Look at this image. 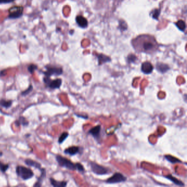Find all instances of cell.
I'll list each match as a JSON object with an SVG mask.
<instances>
[{
  "label": "cell",
  "mask_w": 187,
  "mask_h": 187,
  "mask_svg": "<svg viewBox=\"0 0 187 187\" xmlns=\"http://www.w3.org/2000/svg\"><path fill=\"white\" fill-rule=\"evenodd\" d=\"M25 163L26 165H28L29 166H31L33 167L36 168V169H39V170H40L41 169V165L40 163H39L37 161H33L31 159H26L25 160Z\"/></svg>",
  "instance_id": "obj_15"
},
{
  "label": "cell",
  "mask_w": 187,
  "mask_h": 187,
  "mask_svg": "<svg viewBox=\"0 0 187 187\" xmlns=\"http://www.w3.org/2000/svg\"><path fill=\"white\" fill-rule=\"evenodd\" d=\"M136 57L134 55H132L131 54L130 55L129 57H128V61L130 62V63H133L136 61Z\"/></svg>",
  "instance_id": "obj_29"
},
{
  "label": "cell",
  "mask_w": 187,
  "mask_h": 187,
  "mask_svg": "<svg viewBox=\"0 0 187 187\" xmlns=\"http://www.w3.org/2000/svg\"><path fill=\"white\" fill-rule=\"evenodd\" d=\"M160 11L157 9H155L154 11L152 12V17L154 18V19H157L158 16L160 15Z\"/></svg>",
  "instance_id": "obj_28"
},
{
  "label": "cell",
  "mask_w": 187,
  "mask_h": 187,
  "mask_svg": "<svg viewBox=\"0 0 187 187\" xmlns=\"http://www.w3.org/2000/svg\"><path fill=\"white\" fill-rule=\"evenodd\" d=\"M33 90V86L32 85H30L29 86V87L28 88V89L25 90L24 91H23L22 93V96H26L28 95L29 93H30Z\"/></svg>",
  "instance_id": "obj_27"
},
{
  "label": "cell",
  "mask_w": 187,
  "mask_h": 187,
  "mask_svg": "<svg viewBox=\"0 0 187 187\" xmlns=\"http://www.w3.org/2000/svg\"><path fill=\"white\" fill-rule=\"evenodd\" d=\"M76 22L78 25L82 28H85L88 26V21L87 19L82 16H76Z\"/></svg>",
  "instance_id": "obj_13"
},
{
  "label": "cell",
  "mask_w": 187,
  "mask_h": 187,
  "mask_svg": "<svg viewBox=\"0 0 187 187\" xmlns=\"http://www.w3.org/2000/svg\"><path fill=\"white\" fill-rule=\"evenodd\" d=\"M23 7L22 6H13L8 10L9 16L10 19H16L22 16L23 13Z\"/></svg>",
  "instance_id": "obj_7"
},
{
  "label": "cell",
  "mask_w": 187,
  "mask_h": 187,
  "mask_svg": "<svg viewBox=\"0 0 187 187\" xmlns=\"http://www.w3.org/2000/svg\"><path fill=\"white\" fill-rule=\"evenodd\" d=\"M76 170H77L82 173H83L85 172V169L83 166L80 163H76Z\"/></svg>",
  "instance_id": "obj_25"
},
{
  "label": "cell",
  "mask_w": 187,
  "mask_h": 187,
  "mask_svg": "<svg viewBox=\"0 0 187 187\" xmlns=\"http://www.w3.org/2000/svg\"><path fill=\"white\" fill-rule=\"evenodd\" d=\"M40 170L41 171V176L38 178V180L36 182V183L33 185V187H41L43 179L46 177V170L44 169H41Z\"/></svg>",
  "instance_id": "obj_17"
},
{
  "label": "cell",
  "mask_w": 187,
  "mask_h": 187,
  "mask_svg": "<svg viewBox=\"0 0 187 187\" xmlns=\"http://www.w3.org/2000/svg\"><path fill=\"white\" fill-rule=\"evenodd\" d=\"M17 175L23 180H28L33 178L34 174L33 171L29 168L22 166H18L16 167Z\"/></svg>",
  "instance_id": "obj_3"
},
{
  "label": "cell",
  "mask_w": 187,
  "mask_h": 187,
  "mask_svg": "<svg viewBox=\"0 0 187 187\" xmlns=\"http://www.w3.org/2000/svg\"><path fill=\"white\" fill-rule=\"evenodd\" d=\"M43 81L45 83L47 86H48L49 89L54 90L59 89L62 84V80L60 79H57L53 80H52L50 77L45 76L43 78Z\"/></svg>",
  "instance_id": "obj_5"
},
{
  "label": "cell",
  "mask_w": 187,
  "mask_h": 187,
  "mask_svg": "<svg viewBox=\"0 0 187 187\" xmlns=\"http://www.w3.org/2000/svg\"><path fill=\"white\" fill-rule=\"evenodd\" d=\"M101 132L102 126L101 125H98L97 126L91 129L89 131L88 133L95 139L98 142H99V140L101 139Z\"/></svg>",
  "instance_id": "obj_9"
},
{
  "label": "cell",
  "mask_w": 187,
  "mask_h": 187,
  "mask_svg": "<svg viewBox=\"0 0 187 187\" xmlns=\"http://www.w3.org/2000/svg\"><path fill=\"white\" fill-rule=\"evenodd\" d=\"M82 148L77 146H70L64 150L65 154L69 155L70 156H73L79 154L81 152Z\"/></svg>",
  "instance_id": "obj_10"
},
{
  "label": "cell",
  "mask_w": 187,
  "mask_h": 187,
  "mask_svg": "<svg viewBox=\"0 0 187 187\" xmlns=\"http://www.w3.org/2000/svg\"><path fill=\"white\" fill-rule=\"evenodd\" d=\"M132 45L135 51L139 53L153 54L159 49V44L153 36L141 35L133 39Z\"/></svg>",
  "instance_id": "obj_1"
},
{
  "label": "cell",
  "mask_w": 187,
  "mask_h": 187,
  "mask_svg": "<svg viewBox=\"0 0 187 187\" xmlns=\"http://www.w3.org/2000/svg\"><path fill=\"white\" fill-rule=\"evenodd\" d=\"M165 178L170 180L171 182H172L173 184H175L176 186H180V187H183L184 186V184L183 182H182L180 180L178 179L177 178H176L175 177L173 176L172 175H166L163 176Z\"/></svg>",
  "instance_id": "obj_12"
},
{
  "label": "cell",
  "mask_w": 187,
  "mask_h": 187,
  "mask_svg": "<svg viewBox=\"0 0 187 187\" xmlns=\"http://www.w3.org/2000/svg\"><path fill=\"white\" fill-rule=\"evenodd\" d=\"M9 168V165L8 164H4L0 161V171L4 173L6 172Z\"/></svg>",
  "instance_id": "obj_24"
},
{
  "label": "cell",
  "mask_w": 187,
  "mask_h": 187,
  "mask_svg": "<svg viewBox=\"0 0 187 187\" xmlns=\"http://www.w3.org/2000/svg\"><path fill=\"white\" fill-rule=\"evenodd\" d=\"M69 136V133L66 132H64L63 133H62L61 134V135L60 136V137H59L58 139V143L59 144H62L63 143V142Z\"/></svg>",
  "instance_id": "obj_23"
},
{
  "label": "cell",
  "mask_w": 187,
  "mask_h": 187,
  "mask_svg": "<svg viewBox=\"0 0 187 187\" xmlns=\"http://www.w3.org/2000/svg\"><path fill=\"white\" fill-rule=\"evenodd\" d=\"M37 69V66L35 65V64H30L28 66V70L29 72L30 73H33L35 72V70Z\"/></svg>",
  "instance_id": "obj_26"
},
{
  "label": "cell",
  "mask_w": 187,
  "mask_h": 187,
  "mask_svg": "<svg viewBox=\"0 0 187 187\" xmlns=\"http://www.w3.org/2000/svg\"><path fill=\"white\" fill-rule=\"evenodd\" d=\"M89 165L91 171L95 175L103 176L106 175L109 173V170L108 168L101 165H99L97 163H95L94 161H90Z\"/></svg>",
  "instance_id": "obj_4"
},
{
  "label": "cell",
  "mask_w": 187,
  "mask_h": 187,
  "mask_svg": "<svg viewBox=\"0 0 187 187\" xmlns=\"http://www.w3.org/2000/svg\"><path fill=\"white\" fill-rule=\"evenodd\" d=\"M46 71L44 72L45 76L51 77V76H59L63 73V69L62 68L52 66H47L46 67Z\"/></svg>",
  "instance_id": "obj_8"
},
{
  "label": "cell",
  "mask_w": 187,
  "mask_h": 187,
  "mask_svg": "<svg viewBox=\"0 0 187 187\" xmlns=\"http://www.w3.org/2000/svg\"><path fill=\"white\" fill-rule=\"evenodd\" d=\"M98 62L99 65H101L103 63H105L111 61V59L109 57H106L104 55L100 54L98 56Z\"/></svg>",
  "instance_id": "obj_19"
},
{
  "label": "cell",
  "mask_w": 187,
  "mask_h": 187,
  "mask_svg": "<svg viewBox=\"0 0 187 187\" xmlns=\"http://www.w3.org/2000/svg\"><path fill=\"white\" fill-rule=\"evenodd\" d=\"M12 100H6L5 99L0 100V106L2 107L8 108L12 105Z\"/></svg>",
  "instance_id": "obj_21"
},
{
  "label": "cell",
  "mask_w": 187,
  "mask_h": 187,
  "mask_svg": "<svg viewBox=\"0 0 187 187\" xmlns=\"http://www.w3.org/2000/svg\"><path fill=\"white\" fill-rule=\"evenodd\" d=\"M51 184L55 187H65L67 186V182L65 181H57L52 178H50Z\"/></svg>",
  "instance_id": "obj_16"
},
{
  "label": "cell",
  "mask_w": 187,
  "mask_h": 187,
  "mask_svg": "<svg viewBox=\"0 0 187 187\" xmlns=\"http://www.w3.org/2000/svg\"><path fill=\"white\" fill-rule=\"evenodd\" d=\"M127 180V177L122 173L120 172H116L114 175L106 179V182L108 184H116L124 182Z\"/></svg>",
  "instance_id": "obj_6"
},
{
  "label": "cell",
  "mask_w": 187,
  "mask_h": 187,
  "mask_svg": "<svg viewBox=\"0 0 187 187\" xmlns=\"http://www.w3.org/2000/svg\"><path fill=\"white\" fill-rule=\"evenodd\" d=\"M165 159L167 160L169 162L171 163H182V161L178 159L177 157L173 156L171 155H166L164 156Z\"/></svg>",
  "instance_id": "obj_18"
},
{
  "label": "cell",
  "mask_w": 187,
  "mask_h": 187,
  "mask_svg": "<svg viewBox=\"0 0 187 187\" xmlns=\"http://www.w3.org/2000/svg\"><path fill=\"white\" fill-rule=\"evenodd\" d=\"M176 25L178 27V28L180 30L184 31L186 28V23L184 21L180 20L179 21H178L176 23Z\"/></svg>",
  "instance_id": "obj_22"
},
{
  "label": "cell",
  "mask_w": 187,
  "mask_h": 187,
  "mask_svg": "<svg viewBox=\"0 0 187 187\" xmlns=\"http://www.w3.org/2000/svg\"><path fill=\"white\" fill-rule=\"evenodd\" d=\"M156 68L157 70L161 73H166L170 70V66L166 64L163 63H157L156 64Z\"/></svg>",
  "instance_id": "obj_14"
},
{
  "label": "cell",
  "mask_w": 187,
  "mask_h": 187,
  "mask_svg": "<svg viewBox=\"0 0 187 187\" xmlns=\"http://www.w3.org/2000/svg\"><path fill=\"white\" fill-rule=\"evenodd\" d=\"M154 70V66L149 62H145L141 66V71L144 74H150Z\"/></svg>",
  "instance_id": "obj_11"
},
{
  "label": "cell",
  "mask_w": 187,
  "mask_h": 187,
  "mask_svg": "<svg viewBox=\"0 0 187 187\" xmlns=\"http://www.w3.org/2000/svg\"><path fill=\"white\" fill-rule=\"evenodd\" d=\"M15 124L18 126H19L20 125H23V126H28L29 124V122L24 117L20 116L18 120H16V121L15 122Z\"/></svg>",
  "instance_id": "obj_20"
},
{
  "label": "cell",
  "mask_w": 187,
  "mask_h": 187,
  "mask_svg": "<svg viewBox=\"0 0 187 187\" xmlns=\"http://www.w3.org/2000/svg\"><path fill=\"white\" fill-rule=\"evenodd\" d=\"M14 0H0V3H8L13 2Z\"/></svg>",
  "instance_id": "obj_30"
},
{
  "label": "cell",
  "mask_w": 187,
  "mask_h": 187,
  "mask_svg": "<svg viewBox=\"0 0 187 187\" xmlns=\"http://www.w3.org/2000/svg\"><path fill=\"white\" fill-rule=\"evenodd\" d=\"M77 117H81V118H83L84 119H87L89 117H88V116L87 115H80L79 114H75Z\"/></svg>",
  "instance_id": "obj_31"
},
{
  "label": "cell",
  "mask_w": 187,
  "mask_h": 187,
  "mask_svg": "<svg viewBox=\"0 0 187 187\" xmlns=\"http://www.w3.org/2000/svg\"><path fill=\"white\" fill-rule=\"evenodd\" d=\"M56 158L57 163H58L60 166L66 168V169L71 171L76 170V163H73L68 159L61 155H57Z\"/></svg>",
  "instance_id": "obj_2"
}]
</instances>
